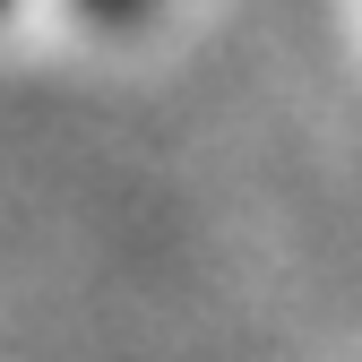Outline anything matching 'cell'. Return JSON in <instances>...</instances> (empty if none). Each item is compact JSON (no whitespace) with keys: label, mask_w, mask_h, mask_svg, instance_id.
Here are the masks:
<instances>
[{"label":"cell","mask_w":362,"mask_h":362,"mask_svg":"<svg viewBox=\"0 0 362 362\" xmlns=\"http://www.w3.org/2000/svg\"><path fill=\"white\" fill-rule=\"evenodd\" d=\"M86 9H95V18H139L147 0H86Z\"/></svg>","instance_id":"1"}]
</instances>
